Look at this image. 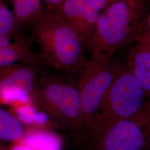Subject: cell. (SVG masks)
<instances>
[{"label":"cell","instance_id":"cell-1","mask_svg":"<svg viewBox=\"0 0 150 150\" xmlns=\"http://www.w3.org/2000/svg\"><path fill=\"white\" fill-rule=\"evenodd\" d=\"M30 25L46 64L69 74L80 72L86 61L83 43L57 11L43 7Z\"/></svg>","mask_w":150,"mask_h":150},{"label":"cell","instance_id":"cell-2","mask_svg":"<svg viewBox=\"0 0 150 150\" xmlns=\"http://www.w3.org/2000/svg\"><path fill=\"white\" fill-rule=\"evenodd\" d=\"M147 27L144 0H118L101 13L88 49L92 57L112 59Z\"/></svg>","mask_w":150,"mask_h":150},{"label":"cell","instance_id":"cell-3","mask_svg":"<svg viewBox=\"0 0 150 150\" xmlns=\"http://www.w3.org/2000/svg\"><path fill=\"white\" fill-rule=\"evenodd\" d=\"M147 96L128 66L121 65L97 110L93 123L82 140L96 137L113 123L130 118L142 110Z\"/></svg>","mask_w":150,"mask_h":150},{"label":"cell","instance_id":"cell-4","mask_svg":"<svg viewBox=\"0 0 150 150\" xmlns=\"http://www.w3.org/2000/svg\"><path fill=\"white\" fill-rule=\"evenodd\" d=\"M32 100L56 122L79 134L82 115L77 81L42 72Z\"/></svg>","mask_w":150,"mask_h":150},{"label":"cell","instance_id":"cell-5","mask_svg":"<svg viewBox=\"0 0 150 150\" xmlns=\"http://www.w3.org/2000/svg\"><path fill=\"white\" fill-rule=\"evenodd\" d=\"M121 64L101 57L86 60L79 74L77 85L80 96L82 122L78 134L82 141L93 123L97 110Z\"/></svg>","mask_w":150,"mask_h":150},{"label":"cell","instance_id":"cell-6","mask_svg":"<svg viewBox=\"0 0 150 150\" xmlns=\"http://www.w3.org/2000/svg\"><path fill=\"white\" fill-rule=\"evenodd\" d=\"M150 146V98L134 116L115 122L86 142V150H144Z\"/></svg>","mask_w":150,"mask_h":150},{"label":"cell","instance_id":"cell-7","mask_svg":"<svg viewBox=\"0 0 150 150\" xmlns=\"http://www.w3.org/2000/svg\"><path fill=\"white\" fill-rule=\"evenodd\" d=\"M39 66L16 64L0 67L1 97L11 94L33 100L41 73Z\"/></svg>","mask_w":150,"mask_h":150},{"label":"cell","instance_id":"cell-8","mask_svg":"<svg viewBox=\"0 0 150 150\" xmlns=\"http://www.w3.org/2000/svg\"><path fill=\"white\" fill-rule=\"evenodd\" d=\"M56 11L77 33L85 48H88L101 12L87 0H66Z\"/></svg>","mask_w":150,"mask_h":150},{"label":"cell","instance_id":"cell-9","mask_svg":"<svg viewBox=\"0 0 150 150\" xmlns=\"http://www.w3.org/2000/svg\"><path fill=\"white\" fill-rule=\"evenodd\" d=\"M132 44L126 65L150 98V31L147 26Z\"/></svg>","mask_w":150,"mask_h":150},{"label":"cell","instance_id":"cell-10","mask_svg":"<svg viewBox=\"0 0 150 150\" xmlns=\"http://www.w3.org/2000/svg\"><path fill=\"white\" fill-rule=\"evenodd\" d=\"M32 36H26L21 31L12 38L6 48L0 50V67L16 64L40 66L46 63L40 52L34 50Z\"/></svg>","mask_w":150,"mask_h":150},{"label":"cell","instance_id":"cell-11","mask_svg":"<svg viewBox=\"0 0 150 150\" xmlns=\"http://www.w3.org/2000/svg\"><path fill=\"white\" fill-rule=\"evenodd\" d=\"M27 132L25 126L18 118L4 108H0L1 140L16 142Z\"/></svg>","mask_w":150,"mask_h":150},{"label":"cell","instance_id":"cell-12","mask_svg":"<svg viewBox=\"0 0 150 150\" xmlns=\"http://www.w3.org/2000/svg\"><path fill=\"white\" fill-rule=\"evenodd\" d=\"M13 12L17 26L20 28L24 25H30L42 10V0H11Z\"/></svg>","mask_w":150,"mask_h":150},{"label":"cell","instance_id":"cell-13","mask_svg":"<svg viewBox=\"0 0 150 150\" xmlns=\"http://www.w3.org/2000/svg\"><path fill=\"white\" fill-rule=\"evenodd\" d=\"M17 142L30 146L37 150H60L61 145L60 139L55 135L28 131Z\"/></svg>","mask_w":150,"mask_h":150},{"label":"cell","instance_id":"cell-14","mask_svg":"<svg viewBox=\"0 0 150 150\" xmlns=\"http://www.w3.org/2000/svg\"><path fill=\"white\" fill-rule=\"evenodd\" d=\"M20 31L17 26L13 12H12L5 4L0 2V36L12 38Z\"/></svg>","mask_w":150,"mask_h":150},{"label":"cell","instance_id":"cell-15","mask_svg":"<svg viewBox=\"0 0 150 150\" xmlns=\"http://www.w3.org/2000/svg\"><path fill=\"white\" fill-rule=\"evenodd\" d=\"M89 4L99 12L104 11L109 6L108 0H87Z\"/></svg>","mask_w":150,"mask_h":150},{"label":"cell","instance_id":"cell-16","mask_svg":"<svg viewBox=\"0 0 150 150\" xmlns=\"http://www.w3.org/2000/svg\"><path fill=\"white\" fill-rule=\"evenodd\" d=\"M46 5V7L57 11L64 4L66 0H43Z\"/></svg>","mask_w":150,"mask_h":150},{"label":"cell","instance_id":"cell-17","mask_svg":"<svg viewBox=\"0 0 150 150\" xmlns=\"http://www.w3.org/2000/svg\"><path fill=\"white\" fill-rule=\"evenodd\" d=\"M14 143L7 150H37L31 146L22 142H17Z\"/></svg>","mask_w":150,"mask_h":150},{"label":"cell","instance_id":"cell-18","mask_svg":"<svg viewBox=\"0 0 150 150\" xmlns=\"http://www.w3.org/2000/svg\"><path fill=\"white\" fill-rule=\"evenodd\" d=\"M149 1L150 6V0H149ZM147 28H149V31H150V10L148 16L147 17Z\"/></svg>","mask_w":150,"mask_h":150},{"label":"cell","instance_id":"cell-19","mask_svg":"<svg viewBox=\"0 0 150 150\" xmlns=\"http://www.w3.org/2000/svg\"><path fill=\"white\" fill-rule=\"evenodd\" d=\"M117 1H118V0H108V4H109V5H111V4L114 3V2H115Z\"/></svg>","mask_w":150,"mask_h":150}]
</instances>
